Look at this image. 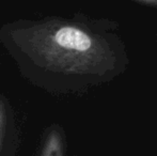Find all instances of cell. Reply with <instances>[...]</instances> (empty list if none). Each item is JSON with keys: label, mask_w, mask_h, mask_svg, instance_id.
<instances>
[{"label": "cell", "mask_w": 157, "mask_h": 156, "mask_svg": "<svg viewBox=\"0 0 157 156\" xmlns=\"http://www.w3.org/2000/svg\"><path fill=\"white\" fill-rule=\"evenodd\" d=\"M142 1H145V2H152V3H155V2H157V0H142Z\"/></svg>", "instance_id": "1"}]
</instances>
